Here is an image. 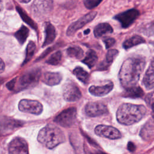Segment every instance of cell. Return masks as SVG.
Returning a JSON list of instances; mask_svg holds the SVG:
<instances>
[{"instance_id":"cell-32","label":"cell","mask_w":154,"mask_h":154,"mask_svg":"<svg viewBox=\"0 0 154 154\" xmlns=\"http://www.w3.org/2000/svg\"><path fill=\"white\" fill-rule=\"evenodd\" d=\"M103 42L105 43L106 49H109V48H110L111 46H112L114 45V43L116 42V40L113 38L108 37V38H105L103 40Z\"/></svg>"},{"instance_id":"cell-16","label":"cell","mask_w":154,"mask_h":154,"mask_svg":"<svg viewBox=\"0 0 154 154\" xmlns=\"http://www.w3.org/2000/svg\"><path fill=\"white\" fill-rule=\"evenodd\" d=\"M153 61L152 60L150 66L146 70L143 77L142 84L147 90H152L154 87V73Z\"/></svg>"},{"instance_id":"cell-21","label":"cell","mask_w":154,"mask_h":154,"mask_svg":"<svg viewBox=\"0 0 154 154\" xmlns=\"http://www.w3.org/2000/svg\"><path fill=\"white\" fill-rule=\"evenodd\" d=\"M122 96L125 97L129 98H139L144 96V91L139 86H134L130 88H125L122 93Z\"/></svg>"},{"instance_id":"cell-19","label":"cell","mask_w":154,"mask_h":154,"mask_svg":"<svg viewBox=\"0 0 154 154\" xmlns=\"http://www.w3.org/2000/svg\"><path fill=\"white\" fill-rule=\"evenodd\" d=\"M154 135V125L153 119L149 120L141 128L140 135L142 139L146 141L150 140Z\"/></svg>"},{"instance_id":"cell-5","label":"cell","mask_w":154,"mask_h":154,"mask_svg":"<svg viewBox=\"0 0 154 154\" xmlns=\"http://www.w3.org/2000/svg\"><path fill=\"white\" fill-rule=\"evenodd\" d=\"M76 109L75 107H70L61 111L57 116L54 122L57 125L63 127H70L76 121Z\"/></svg>"},{"instance_id":"cell-9","label":"cell","mask_w":154,"mask_h":154,"mask_svg":"<svg viewBox=\"0 0 154 154\" xmlns=\"http://www.w3.org/2000/svg\"><path fill=\"white\" fill-rule=\"evenodd\" d=\"M22 123L20 121L13 118L1 116H0V137L9 134L12 131L21 126Z\"/></svg>"},{"instance_id":"cell-18","label":"cell","mask_w":154,"mask_h":154,"mask_svg":"<svg viewBox=\"0 0 154 154\" xmlns=\"http://www.w3.org/2000/svg\"><path fill=\"white\" fill-rule=\"evenodd\" d=\"M45 37L42 45L43 48L51 44L56 37L55 28L50 22L45 23Z\"/></svg>"},{"instance_id":"cell-14","label":"cell","mask_w":154,"mask_h":154,"mask_svg":"<svg viewBox=\"0 0 154 154\" xmlns=\"http://www.w3.org/2000/svg\"><path fill=\"white\" fill-rule=\"evenodd\" d=\"M113 87V83L111 81H108L103 85H91L89 87L88 91L91 94L100 97L108 94L112 90Z\"/></svg>"},{"instance_id":"cell-1","label":"cell","mask_w":154,"mask_h":154,"mask_svg":"<svg viewBox=\"0 0 154 154\" xmlns=\"http://www.w3.org/2000/svg\"><path fill=\"white\" fill-rule=\"evenodd\" d=\"M146 65L145 59L135 56L126 59L122 64L119 73L122 85L125 88L135 86Z\"/></svg>"},{"instance_id":"cell-20","label":"cell","mask_w":154,"mask_h":154,"mask_svg":"<svg viewBox=\"0 0 154 154\" xmlns=\"http://www.w3.org/2000/svg\"><path fill=\"white\" fill-rule=\"evenodd\" d=\"M112 31L113 29L109 23H100L94 28V34L96 37L100 38L105 34L112 33Z\"/></svg>"},{"instance_id":"cell-13","label":"cell","mask_w":154,"mask_h":154,"mask_svg":"<svg viewBox=\"0 0 154 154\" xmlns=\"http://www.w3.org/2000/svg\"><path fill=\"white\" fill-rule=\"evenodd\" d=\"M85 112L89 117H97L108 112L107 106L100 102H88L85 106Z\"/></svg>"},{"instance_id":"cell-4","label":"cell","mask_w":154,"mask_h":154,"mask_svg":"<svg viewBox=\"0 0 154 154\" xmlns=\"http://www.w3.org/2000/svg\"><path fill=\"white\" fill-rule=\"evenodd\" d=\"M41 77V70L38 68L30 69L20 76L18 81L17 91L27 89L35 86Z\"/></svg>"},{"instance_id":"cell-26","label":"cell","mask_w":154,"mask_h":154,"mask_svg":"<svg viewBox=\"0 0 154 154\" xmlns=\"http://www.w3.org/2000/svg\"><path fill=\"white\" fill-rule=\"evenodd\" d=\"M28 35H29L28 28L25 26L22 25L20 28V29L16 32L14 36L17 40V41L19 42V43L22 45L25 42Z\"/></svg>"},{"instance_id":"cell-22","label":"cell","mask_w":154,"mask_h":154,"mask_svg":"<svg viewBox=\"0 0 154 154\" xmlns=\"http://www.w3.org/2000/svg\"><path fill=\"white\" fill-rule=\"evenodd\" d=\"M52 2L51 0H35L34 10L37 13H46L49 8H51Z\"/></svg>"},{"instance_id":"cell-39","label":"cell","mask_w":154,"mask_h":154,"mask_svg":"<svg viewBox=\"0 0 154 154\" xmlns=\"http://www.w3.org/2000/svg\"><path fill=\"white\" fill-rule=\"evenodd\" d=\"M93 154H105V153H103L102 152H96V153H94Z\"/></svg>"},{"instance_id":"cell-15","label":"cell","mask_w":154,"mask_h":154,"mask_svg":"<svg viewBox=\"0 0 154 154\" xmlns=\"http://www.w3.org/2000/svg\"><path fill=\"white\" fill-rule=\"evenodd\" d=\"M118 54H119V51L117 49H113L109 50L107 52L103 60L99 64L97 67V69L98 70H107L109 67V66L111 65L114 60L116 58Z\"/></svg>"},{"instance_id":"cell-36","label":"cell","mask_w":154,"mask_h":154,"mask_svg":"<svg viewBox=\"0 0 154 154\" xmlns=\"http://www.w3.org/2000/svg\"><path fill=\"white\" fill-rule=\"evenodd\" d=\"M5 69V64L2 59L0 58V73H2Z\"/></svg>"},{"instance_id":"cell-3","label":"cell","mask_w":154,"mask_h":154,"mask_svg":"<svg viewBox=\"0 0 154 154\" xmlns=\"http://www.w3.org/2000/svg\"><path fill=\"white\" fill-rule=\"evenodd\" d=\"M37 140L47 148L52 149L65 141L66 138L62 131L56 126L47 125L39 131Z\"/></svg>"},{"instance_id":"cell-28","label":"cell","mask_w":154,"mask_h":154,"mask_svg":"<svg viewBox=\"0 0 154 154\" xmlns=\"http://www.w3.org/2000/svg\"><path fill=\"white\" fill-rule=\"evenodd\" d=\"M67 55L72 58H75L77 59H80L83 56V51L79 46H72L69 47L66 50Z\"/></svg>"},{"instance_id":"cell-33","label":"cell","mask_w":154,"mask_h":154,"mask_svg":"<svg viewBox=\"0 0 154 154\" xmlns=\"http://www.w3.org/2000/svg\"><path fill=\"white\" fill-rule=\"evenodd\" d=\"M153 93L152 92V93H149V94H147L146 97V99H145L146 102L147 103V105L149 106H150L152 108L153 107Z\"/></svg>"},{"instance_id":"cell-2","label":"cell","mask_w":154,"mask_h":154,"mask_svg":"<svg viewBox=\"0 0 154 154\" xmlns=\"http://www.w3.org/2000/svg\"><path fill=\"white\" fill-rule=\"evenodd\" d=\"M146 112V108L144 105L123 103L117 109L116 118L122 125H131L140 122Z\"/></svg>"},{"instance_id":"cell-24","label":"cell","mask_w":154,"mask_h":154,"mask_svg":"<svg viewBox=\"0 0 154 154\" xmlns=\"http://www.w3.org/2000/svg\"><path fill=\"white\" fill-rule=\"evenodd\" d=\"M145 42V40L142 37L138 35H135L125 40L123 43V48L125 49H128L134 46L144 43Z\"/></svg>"},{"instance_id":"cell-31","label":"cell","mask_w":154,"mask_h":154,"mask_svg":"<svg viewBox=\"0 0 154 154\" xmlns=\"http://www.w3.org/2000/svg\"><path fill=\"white\" fill-rule=\"evenodd\" d=\"M103 0H83L85 7L89 10L96 7Z\"/></svg>"},{"instance_id":"cell-30","label":"cell","mask_w":154,"mask_h":154,"mask_svg":"<svg viewBox=\"0 0 154 154\" xmlns=\"http://www.w3.org/2000/svg\"><path fill=\"white\" fill-rule=\"evenodd\" d=\"M61 58H62V54L61 51H57L55 53H54L53 54H52L49 58L46 61V63L51 64V65H53V66H56L58 65L61 60Z\"/></svg>"},{"instance_id":"cell-25","label":"cell","mask_w":154,"mask_h":154,"mask_svg":"<svg viewBox=\"0 0 154 154\" xmlns=\"http://www.w3.org/2000/svg\"><path fill=\"white\" fill-rule=\"evenodd\" d=\"M73 73L75 75L76 78L79 79L81 82H83L84 84L88 83L90 77L89 74L82 67L79 66L75 67L73 71Z\"/></svg>"},{"instance_id":"cell-29","label":"cell","mask_w":154,"mask_h":154,"mask_svg":"<svg viewBox=\"0 0 154 154\" xmlns=\"http://www.w3.org/2000/svg\"><path fill=\"white\" fill-rule=\"evenodd\" d=\"M35 45L34 42L32 41H30L28 44L27 45L26 48V55H25V58L23 61V63L22 65H24L26 64L28 62H29L31 58H32L35 51Z\"/></svg>"},{"instance_id":"cell-38","label":"cell","mask_w":154,"mask_h":154,"mask_svg":"<svg viewBox=\"0 0 154 154\" xmlns=\"http://www.w3.org/2000/svg\"><path fill=\"white\" fill-rule=\"evenodd\" d=\"M3 8V5H2V1L0 0V12L2 11Z\"/></svg>"},{"instance_id":"cell-17","label":"cell","mask_w":154,"mask_h":154,"mask_svg":"<svg viewBox=\"0 0 154 154\" xmlns=\"http://www.w3.org/2000/svg\"><path fill=\"white\" fill-rule=\"evenodd\" d=\"M62 79V75L58 72H48L44 73L42 81L48 85L54 86L59 84Z\"/></svg>"},{"instance_id":"cell-7","label":"cell","mask_w":154,"mask_h":154,"mask_svg":"<svg viewBox=\"0 0 154 154\" xmlns=\"http://www.w3.org/2000/svg\"><path fill=\"white\" fill-rule=\"evenodd\" d=\"M63 96L67 102H75L81 97V93L78 87L72 81H67L63 88Z\"/></svg>"},{"instance_id":"cell-37","label":"cell","mask_w":154,"mask_h":154,"mask_svg":"<svg viewBox=\"0 0 154 154\" xmlns=\"http://www.w3.org/2000/svg\"><path fill=\"white\" fill-rule=\"evenodd\" d=\"M19 2H22V3H28L31 0H18Z\"/></svg>"},{"instance_id":"cell-12","label":"cell","mask_w":154,"mask_h":154,"mask_svg":"<svg viewBox=\"0 0 154 154\" xmlns=\"http://www.w3.org/2000/svg\"><path fill=\"white\" fill-rule=\"evenodd\" d=\"M94 132L100 137H105L111 140H116L121 138L120 131L111 126L99 125L94 129Z\"/></svg>"},{"instance_id":"cell-6","label":"cell","mask_w":154,"mask_h":154,"mask_svg":"<svg viewBox=\"0 0 154 154\" xmlns=\"http://www.w3.org/2000/svg\"><path fill=\"white\" fill-rule=\"evenodd\" d=\"M140 15V12L135 8H131L124 12L117 14L114 19L118 20L123 28H127L131 25Z\"/></svg>"},{"instance_id":"cell-23","label":"cell","mask_w":154,"mask_h":154,"mask_svg":"<svg viewBox=\"0 0 154 154\" xmlns=\"http://www.w3.org/2000/svg\"><path fill=\"white\" fill-rule=\"evenodd\" d=\"M97 60V55L95 51L90 49L87 51L86 55L82 60V62L86 64L88 68L91 69L96 64Z\"/></svg>"},{"instance_id":"cell-11","label":"cell","mask_w":154,"mask_h":154,"mask_svg":"<svg viewBox=\"0 0 154 154\" xmlns=\"http://www.w3.org/2000/svg\"><path fill=\"white\" fill-rule=\"evenodd\" d=\"M8 154H28L26 141L21 137L14 138L8 144Z\"/></svg>"},{"instance_id":"cell-8","label":"cell","mask_w":154,"mask_h":154,"mask_svg":"<svg viewBox=\"0 0 154 154\" xmlns=\"http://www.w3.org/2000/svg\"><path fill=\"white\" fill-rule=\"evenodd\" d=\"M19 109L24 112L39 115L43 111V106L40 102L35 100L22 99L18 105Z\"/></svg>"},{"instance_id":"cell-10","label":"cell","mask_w":154,"mask_h":154,"mask_svg":"<svg viewBox=\"0 0 154 154\" xmlns=\"http://www.w3.org/2000/svg\"><path fill=\"white\" fill-rule=\"evenodd\" d=\"M96 15H97V12L91 11L85 14L82 17H80L76 21L72 23L67 29V31H66L67 35L68 36L73 35L78 30L82 28L87 23L92 21L94 19Z\"/></svg>"},{"instance_id":"cell-34","label":"cell","mask_w":154,"mask_h":154,"mask_svg":"<svg viewBox=\"0 0 154 154\" xmlns=\"http://www.w3.org/2000/svg\"><path fill=\"white\" fill-rule=\"evenodd\" d=\"M16 78H14L12 80H11L10 81H9L7 84H6V87L8 88V90H12L14 89L16 83Z\"/></svg>"},{"instance_id":"cell-27","label":"cell","mask_w":154,"mask_h":154,"mask_svg":"<svg viewBox=\"0 0 154 154\" xmlns=\"http://www.w3.org/2000/svg\"><path fill=\"white\" fill-rule=\"evenodd\" d=\"M16 10H17V12L19 13V15L20 16L21 18L22 19V20L25 23H26L28 25H29L32 29H34L35 30L37 29V26L36 23L27 15V14L25 13V11L22 8H21L19 6H17Z\"/></svg>"},{"instance_id":"cell-35","label":"cell","mask_w":154,"mask_h":154,"mask_svg":"<svg viewBox=\"0 0 154 154\" xmlns=\"http://www.w3.org/2000/svg\"><path fill=\"white\" fill-rule=\"evenodd\" d=\"M127 147H128V150H129V151H130V152H134V151H135V148H136V147H135V144H134L132 142H131V141L128 142V146H127Z\"/></svg>"}]
</instances>
